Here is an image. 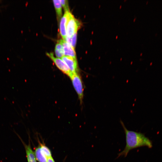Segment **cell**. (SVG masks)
<instances>
[{"mask_svg": "<svg viewBox=\"0 0 162 162\" xmlns=\"http://www.w3.org/2000/svg\"><path fill=\"white\" fill-rule=\"evenodd\" d=\"M39 145L40 146L41 149L47 159L52 157L51 152L50 148L43 142L38 141Z\"/></svg>", "mask_w": 162, "mask_h": 162, "instance_id": "obj_10", "label": "cell"}, {"mask_svg": "<svg viewBox=\"0 0 162 162\" xmlns=\"http://www.w3.org/2000/svg\"><path fill=\"white\" fill-rule=\"evenodd\" d=\"M36 160L39 162H47L48 159L42 151L39 145L36 147L34 152Z\"/></svg>", "mask_w": 162, "mask_h": 162, "instance_id": "obj_9", "label": "cell"}, {"mask_svg": "<svg viewBox=\"0 0 162 162\" xmlns=\"http://www.w3.org/2000/svg\"><path fill=\"white\" fill-rule=\"evenodd\" d=\"M54 5L58 18L62 16V4L60 0H53Z\"/></svg>", "mask_w": 162, "mask_h": 162, "instance_id": "obj_11", "label": "cell"}, {"mask_svg": "<svg viewBox=\"0 0 162 162\" xmlns=\"http://www.w3.org/2000/svg\"><path fill=\"white\" fill-rule=\"evenodd\" d=\"M69 77L82 104L83 97V88L81 78L77 73H72Z\"/></svg>", "mask_w": 162, "mask_h": 162, "instance_id": "obj_2", "label": "cell"}, {"mask_svg": "<svg viewBox=\"0 0 162 162\" xmlns=\"http://www.w3.org/2000/svg\"><path fill=\"white\" fill-rule=\"evenodd\" d=\"M58 42L62 45L64 55L70 56L76 59V54L74 48L71 44L62 39L58 40Z\"/></svg>", "mask_w": 162, "mask_h": 162, "instance_id": "obj_6", "label": "cell"}, {"mask_svg": "<svg viewBox=\"0 0 162 162\" xmlns=\"http://www.w3.org/2000/svg\"><path fill=\"white\" fill-rule=\"evenodd\" d=\"M72 15L71 13L69 11H65L62 18L60 24V33L63 38L65 40L67 37L66 27L68 21Z\"/></svg>", "mask_w": 162, "mask_h": 162, "instance_id": "obj_5", "label": "cell"}, {"mask_svg": "<svg viewBox=\"0 0 162 162\" xmlns=\"http://www.w3.org/2000/svg\"><path fill=\"white\" fill-rule=\"evenodd\" d=\"M46 54L61 70L68 76H70L72 73L64 61L59 58H55L52 53H47Z\"/></svg>", "mask_w": 162, "mask_h": 162, "instance_id": "obj_4", "label": "cell"}, {"mask_svg": "<svg viewBox=\"0 0 162 162\" xmlns=\"http://www.w3.org/2000/svg\"></svg>", "mask_w": 162, "mask_h": 162, "instance_id": "obj_17", "label": "cell"}, {"mask_svg": "<svg viewBox=\"0 0 162 162\" xmlns=\"http://www.w3.org/2000/svg\"><path fill=\"white\" fill-rule=\"evenodd\" d=\"M55 49H57L63 50V46L62 45L59 43H57L56 45ZM64 51V50H63Z\"/></svg>", "mask_w": 162, "mask_h": 162, "instance_id": "obj_15", "label": "cell"}, {"mask_svg": "<svg viewBox=\"0 0 162 162\" xmlns=\"http://www.w3.org/2000/svg\"><path fill=\"white\" fill-rule=\"evenodd\" d=\"M55 53L56 56L58 58H62L64 56L63 50H58L55 48Z\"/></svg>", "mask_w": 162, "mask_h": 162, "instance_id": "obj_14", "label": "cell"}, {"mask_svg": "<svg viewBox=\"0 0 162 162\" xmlns=\"http://www.w3.org/2000/svg\"><path fill=\"white\" fill-rule=\"evenodd\" d=\"M28 162H37L34 153L32 149L30 141L28 145L24 144Z\"/></svg>", "mask_w": 162, "mask_h": 162, "instance_id": "obj_8", "label": "cell"}, {"mask_svg": "<svg viewBox=\"0 0 162 162\" xmlns=\"http://www.w3.org/2000/svg\"><path fill=\"white\" fill-rule=\"evenodd\" d=\"M77 32L74 34L71 37H66L65 41L70 44L74 48L76 45L77 37Z\"/></svg>", "mask_w": 162, "mask_h": 162, "instance_id": "obj_12", "label": "cell"}, {"mask_svg": "<svg viewBox=\"0 0 162 162\" xmlns=\"http://www.w3.org/2000/svg\"><path fill=\"white\" fill-rule=\"evenodd\" d=\"M80 22L72 15L69 19L66 27L67 36L71 37L77 32L81 26Z\"/></svg>", "mask_w": 162, "mask_h": 162, "instance_id": "obj_3", "label": "cell"}, {"mask_svg": "<svg viewBox=\"0 0 162 162\" xmlns=\"http://www.w3.org/2000/svg\"><path fill=\"white\" fill-rule=\"evenodd\" d=\"M62 5L65 11H69V8L68 1L66 0H60Z\"/></svg>", "mask_w": 162, "mask_h": 162, "instance_id": "obj_13", "label": "cell"}, {"mask_svg": "<svg viewBox=\"0 0 162 162\" xmlns=\"http://www.w3.org/2000/svg\"><path fill=\"white\" fill-rule=\"evenodd\" d=\"M125 135L126 144L124 150L118 154L117 158L121 156L126 157L131 150L138 147L146 146L149 148L152 146V141L145 135L140 132L129 130L126 128L123 122L120 120Z\"/></svg>", "mask_w": 162, "mask_h": 162, "instance_id": "obj_1", "label": "cell"}, {"mask_svg": "<svg viewBox=\"0 0 162 162\" xmlns=\"http://www.w3.org/2000/svg\"><path fill=\"white\" fill-rule=\"evenodd\" d=\"M47 162H56L54 160V159L52 157H51L48 159Z\"/></svg>", "mask_w": 162, "mask_h": 162, "instance_id": "obj_16", "label": "cell"}, {"mask_svg": "<svg viewBox=\"0 0 162 162\" xmlns=\"http://www.w3.org/2000/svg\"><path fill=\"white\" fill-rule=\"evenodd\" d=\"M61 58L67 65L72 73H77L78 70L76 59L67 56H64Z\"/></svg>", "mask_w": 162, "mask_h": 162, "instance_id": "obj_7", "label": "cell"}]
</instances>
